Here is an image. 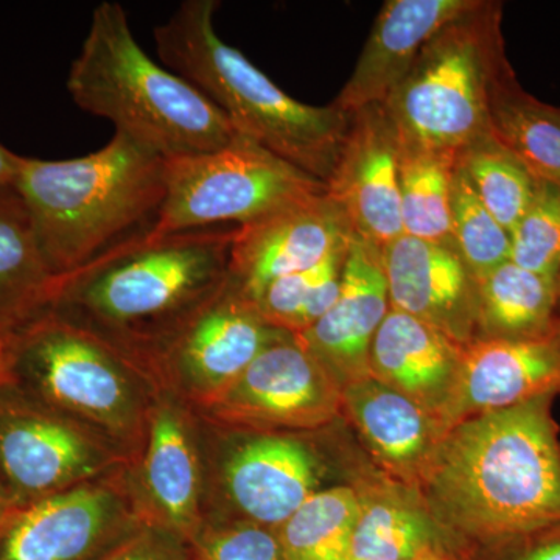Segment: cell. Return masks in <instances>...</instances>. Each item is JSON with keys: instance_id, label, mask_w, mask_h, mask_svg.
I'll list each match as a JSON object with an SVG mask.
<instances>
[{"instance_id": "obj_1", "label": "cell", "mask_w": 560, "mask_h": 560, "mask_svg": "<svg viewBox=\"0 0 560 560\" xmlns=\"http://www.w3.org/2000/svg\"><path fill=\"white\" fill-rule=\"evenodd\" d=\"M551 397L463 420L442 438L419 492L471 551L560 526V440Z\"/></svg>"}, {"instance_id": "obj_2", "label": "cell", "mask_w": 560, "mask_h": 560, "mask_svg": "<svg viewBox=\"0 0 560 560\" xmlns=\"http://www.w3.org/2000/svg\"><path fill=\"white\" fill-rule=\"evenodd\" d=\"M234 231L132 234L66 276L51 311L138 350L223 289Z\"/></svg>"}, {"instance_id": "obj_3", "label": "cell", "mask_w": 560, "mask_h": 560, "mask_svg": "<svg viewBox=\"0 0 560 560\" xmlns=\"http://www.w3.org/2000/svg\"><path fill=\"white\" fill-rule=\"evenodd\" d=\"M215 0H186L154 31L161 60L221 110L232 128L329 183L348 136L352 113L294 101L217 35Z\"/></svg>"}, {"instance_id": "obj_4", "label": "cell", "mask_w": 560, "mask_h": 560, "mask_svg": "<svg viewBox=\"0 0 560 560\" xmlns=\"http://www.w3.org/2000/svg\"><path fill=\"white\" fill-rule=\"evenodd\" d=\"M14 189L24 201L40 253L66 278L154 220L165 191V160L116 132L88 156H22Z\"/></svg>"}, {"instance_id": "obj_5", "label": "cell", "mask_w": 560, "mask_h": 560, "mask_svg": "<svg viewBox=\"0 0 560 560\" xmlns=\"http://www.w3.org/2000/svg\"><path fill=\"white\" fill-rule=\"evenodd\" d=\"M68 91L79 108L165 161L219 150L237 136L202 92L151 60L117 2L95 7Z\"/></svg>"}, {"instance_id": "obj_6", "label": "cell", "mask_w": 560, "mask_h": 560, "mask_svg": "<svg viewBox=\"0 0 560 560\" xmlns=\"http://www.w3.org/2000/svg\"><path fill=\"white\" fill-rule=\"evenodd\" d=\"M7 381L31 399L130 451L151 410V375L130 350L98 331L46 311L7 337Z\"/></svg>"}, {"instance_id": "obj_7", "label": "cell", "mask_w": 560, "mask_h": 560, "mask_svg": "<svg viewBox=\"0 0 560 560\" xmlns=\"http://www.w3.org/2000/svg\"><path fill=\"white\" fill-rule=\"evenodd\" d=\"M503 3L477 0L423 46L383 103L401 149L458 156L490 135L497 88L514 75L504 50Z\"/></svg>"}, {"instance_id": "obj_8", "label": "cell", "mask_w": 560, "mask_h": 560, "mask_svg": "<svg viewBox=\"0 0 560 560\" xmlns=\"http://www.w3.org/2000/svg\"><path fill=\"white\" fill-rule=\"evenodd\" d=\"M324 191L323 180L237 135L219 150L165 161L164 198L147 232L243 226Z\"/></svg>"}, {"instance_id": "obj_9", "label": "cell", "mask_w": 560, "mask_h": 560, "mask_svg": "<svg viewBox=\"0 0 560 560\" xmlns=\"http://www.w3.org/2000/svg\"><path fill=\"white\" fill-rule=\"evenodd\" d=\"M127 452L0 381V482L25 506L124 469Z\"/></svg>"}, {"instance_id": "obj_10", "label": "cell", "mask_w": 560, "mask_h": 560, "mask_svg": "<svg viewBox=\"0 0 560 560\" xmlns=\"http://www.w3.org/2000/svg\"><path fill=\"white\" fill-rule=\"evenodd\" d=\"M287 334L261 318L256 304L228 279L197 311L132 353L151 377L180 381L201 407L230 388Z\"/></svg>"}, {"instance_id": "obj_11", "label": "cell", "mask_w": 560, "mask_h": 560, "mask_svg": "<svg viewBox=\"0 0 560 560\" xmlns=\"http://www.w3.org/2000/svg\"><path fill=\"white\" fill-rule=\"evenodd\" d=\"M121 475L14 506L0 529V560H98L151 521Z\"/></svg>"}, {"instance_id": "obj_12", "label": "cell", "mask_w": 560, "mask_h": 560, "mask_svg": "<svg viewBox=\"0 0 560 560\" xmlns=\"http://www.w3.org/2000/svg\"><path fill=\"white\" fill-rule=\"evenodd\" d=\"M341 386L296 337L283 335L230 388L201 405L223 425L256 433L318 430L341 416Z\"/></svg>"}, {"instance_id": "obj_13", "label": "cell", "mask_w": 560, "mask_h": 560, "mask_svg": "<svg viewBox=\"0 0 560 560\" xmlns=\"http://www.w3.org/2000/svg\"><path fill=\"white\" fill-rule=\"evenodd\" d=\"M348 213L327 191L235 228L230 279L256 302L270 283L305 271L355 237Z\"/></svg>"}, {"instance_id": "obj_14", "label": "cell", "mask_w": 560, "mask_h": 560, "mask_svg": "<svg viewBox=\"0 0 560 560\" xmlns=\"http://www.w3.org/2000/svg\"><path fill=\"white\" fill-rule=\"evenodd\" d=\"M560 396V320L540 334L464 346L458 381L442 415L445 431L463 420Z\"/></svg>"}, {"instance_id": "obj_15", "label": "cell", "mask_w": 560, "mask_h": 560, "mask_svg": "<svg viewBox=\"0 0 560 560\" xmlns=\"http://www.w3.org/2000/svg\"><path fill=\"white\" fill-rule=\"evenodd\" d=\"M399 140L385 106L353 110L327 194L348 213L359 237L383 249L404 235Z\"/></svg>"}, {"instance_id": "obj_16", "label": "cell", "mask_w": 560, "mask_h": 560, "mask_svg": "<svg viewBox=\"0 0 560 560\" xmlns=\"http://www.w3.org/2000/svg\"><path fill=\"white\" fill-rule=\"evenodd\" d=\"M326 469L311 442L254 433L228 452L221 482L237 522L278 529L320 490Z\"/></svg>"}, {"instance_id": "obj_17", "label": "cell", "mask_w": 560, "mask_h": 560, "mask_svg": "<svg viewBox=\"0 0 560 560\" xmlns=\"http://www.w3.org/2000/svg\"><path fill=\"white\" fill-rule=\"evenodd\" d=\"M389 311L382 249L355 235L337 301L315 326L294 337L342 389L370 375L372 340Z\"/></svg>"}, {"instance_id": "obj_18", "label": "cell", "mask_w": 560, "mask_h": 560, "mask_svg": "<svg viewBox=\"0 0 560 560\" xmlns=\"http://www.w3.org/2000/svg\"><path fill=\"white\" fill-rule=\"evenodd\" d=\"M389 305L467 346L477 337V280L458 250L410 235L382 249Z\"/></svg>"}, {"instance_id": "obj_19", "label": "cell", "mask_w": 560, "mask_h": 560, "mask_svg": "<svg viewBox=\"0 0 560 560\" xmlns=\"http://www.w3.org/2000/svg\"><path fill=\"white\" fill-rule=\"evenodd\" d=\"M477 0H388L334 105L348 113L383 105L410 72L419 51Z\"/></svg>"}, {"instance_id": "obj_20", "label": "cell", "mask_w": 560, "mask_h": 560, "mask_svg": "<svg viewBox=\"0 0 560 560\" xmlns=\"http://www.w3.org/2000/svg\"><path fill=\"white\" fill-rule=\"evenodd\" d=\"M341 416L394 481L419 489L445 434L440 419L372 375L342 388Z\"/></svg>"}, {"instance_id": "obj_21", "label": "cell", "mask_w": 560, "mask_h": 560, "mask_svg": "<svg viewBox=\"0 0 560 560\" xmlns=\"http://www.w3.org/2000/svg\"><path fill=\"white\" fill-rule=\"evenodd\" d=\"M460 359L463 346L458 342L430 324L390 308L372 340L370 375L410 397L442 423L458 381Z\"/></svg>"}, {"instance_id": "obj_22", "label": "cell", "mask_w": 560, "mask_h": 560, "mask_svg": "<svg viewBox=\"0 0 560 560\" xmlns=\"http://www.w3.org/2000/svg\"><path fill=\"white\" fill-rule=\"evenodd\" d=\"M142 488L151 521L190 541L202 526L200 459L183 412L172 404L151 410Z\"/></svg>"}, {"instance_id": "obj_23", "label": "cell", "mask_w": 560, "mask_h": 560, "mask_svg": "<svg viewBox=\"0 0 560 560\" xmlns=\"http://www.w3.org/2000/svg\"><path fill=\"white\" fill-rule=\"evenodd\" d=\"M359 492L350 560H416L433 548L471 551L433 517L419 489L394 481Z\"/></svg>"}, {"instance_id": "obj_24", "label": "cell", "mask_w": 560, "mask_h": 560, "mask_svg": "<svg viewBox=\"0 0 560 560\" xmlns=\"http://www.w3.org/2000/svg\"><path fill=\"white\" fill-rule=\"evenodd\" d=\"M62 279L44 260L20 194L0 187V337L49 311Z\"/></svg>"}, {"instance_id": "obj_25", "label": "cell", "mask_w": 560, "mask_h": 560, "mask_svg": "<svg viewBox=\"0 0 560 560\" xmlns=\"http://www.w3.org/2000/svg\"><path fill=\"white\" fill-rule=\"evenodd\" d=\"M556 319V279L508 260L477 280V340L522 338Z\"/></svg>"}, {"instance_id": "obj_26", "label": "cell", "mask_w": 560, "mask_h": 560, "mask_svg": "<svg viewBox=\"0 0 560 560\" xmlns=\"http://www.w3.org/2000/svg\"><path fill=\"white\" fill-rule=\"evenodd\" d=\"M490 135L534 178L560 189V108L523 90L515 73L493 94Z\"/></svg>"}, {"instance_id": "obj_27", "label": "cell", "mask_w": 560, "mask_h": 560, "mask_svg": "<svg viewBox=\"0 0 560 560\" xmlns=\"http://www.w3.org/2000/svg\"><path fill=\"white\" fill-rule=\"evenodd\" d=\"M400 215L404 234L455 248L452 238V179L458 156L401 149Z\"/></svg>"}, {"instance_id": "obj_28", "label": "cell", "mask_w": 560, "mask_h": 560, "mask_svg": "<svg viewBox=\"0 0 560 560\" xmlns=\"http://www.w3.org/2000/svg\"><path fill=\"white\" fill-rule=\"evenodd\" d=\"M360 492L352 486L320 489L278 528L287 560H350Z\"/></svg>"}, {"instance_id": "obj_29", "label": "cell", "mask_w": 560, "mask_h": 560, "mask_svg": "<svg viewBox=\"0 0 560 560\" xmlns=\"http://www.w3.org/2000/svg\"><path fill=\"white\" fill-rule=\"evenodd\" d=\"M458 164L490 215L511 234L536 200L540 180L492 136L460 151Z\"/></svg>"}, {"instance_id": "obj_30", "label": "cell", "mask_w": 560, "mask_h": 560, "mask_svg": "<svg viewBox=\"0 0 560 560\" xmlns=\"http://www.w3.org/2000/svg\"><path fill=\"white\" fill-rule=\"evenodd\" d=\"M349 246L335 250L308 270L270 283L254 302L261 318L291 335H300L315 326L340 294Z\"/></svg>"}, {"instance_id": "obj_31", "label": "cell", "mask_w": 560, "mask_h": 560, "mask_svg": "<svg viewBox=\"0 0 560 560\" xmlns=\"http://www.w3.org/2000/svg\"><path fill=\"white\" fill-rule=\"evenodd\" d=\"M452 238L475 280L511 260V235L490 215L456 161L451 197Z\"/></svg>"}, {"instance_id": "obj_32", "label": "cell", "mask_w": 560, "mask_h": 560, "mask_svg": "<svg viewBox=\"0 0 560 560\" xmlns=\"http://www.w3.org/2000/svg\"><path fill=\"white\" fill-rule=\"evenodd\" d=\"M511 261L556 279L560 267V189L540 183L536 200L511 231Z\"/></svg>"}, {"instance_id": "obj_33", "label": "cell", "mask_w": 560, "mask_h": 560, "mask_svg": "<svg viewBox=\"0 0 560 560\" xmlns=\"http://www.w3.org/2000/svg\"><path fill=\"white\" fill-rule=\"evenodd\" d=\"M190 547L194 560H287L278 529L249 522L202 523Z\"/></svg>"}, {"instance_id": "obj_34", "label": "cell", "mask_w": 560, "mask_h": 560, "mask_svg": "<svg viewBox=\"0 0 560 560\" xmlns=\"http://www.w3.org/2000/svg\"><path fill=\"white\" fill-rule=\"evenodd\" d=\"M98 560H194V552L186 537L150 522Z\"/></svg>"}, {"instance_id": "obj_35", "label": "cell", "mask_w": 560, "mask_h": 560, "mask_svg": "<svg viewBox=\"0 0 560 560\" xmlns=\"http://www.w3.org/2000/svg\"><path fill=\"white\" fill-rule=\"evenodd\" d=\"M471 560H560V526L474 550Z\"/></svg>"}, {"instance_id": "obj_36", "label": "cell", "mask_w": 560, "mask_h": 560, "mask_svg": "<svg viewBox=\"0 0 560 560\" xmlns=\"http://www.w3.org/2000/svg\"><path fill=\"white\" fill-rule=\"evenodd\" d=\"M22 156L0 143V187H11L16 183Z\"/></svg>"}, {"instance_id": "obj_37", "label": "cell", "mask_w": 560, "mask_h": 560, "mask_svg": "<svg viewBox=\"0 0 560 560\" xmlns=\"http://www.w3.org/2000/svg\"><path fill=\"white\" fill-rule=\"evenodd\" d=\"M416 560H471V551L452 550V548H433L423 552Z\"/></svg>"}, {"instance_id": "obj_38", "label": "cell", "mask_w": 560, "mask_h": 560, "mask_svg": "<svg viewBox=\"0 0 560 560\" xmlns=\"http://www.w3.org/2000/svg\"><path fill=\"white\" fill-rule=\"evenodd\" d=\"M13 508V503H11L5 489H3L2 482H0V529H2L3 523H5Z\"/></svg>"}, {"instance_id": "obj_39", "label": "cell", "mask_w": 560, "mask_h": 560, "mask_svg": "<svg viewBox=\"0 0 560 560\" xmlns=\"http://www.w3.org/2000/svg\"><path fill=\"white\" fill-rule=\"evenodd\" d=\"M556 319L560 320V267L556 272Z\"/></svg>"}, {"instance_id": "obj_40", "label": "cell", "mask_w": 560, "mask_h": 560, "mask_svg": "<svg viewBox=\"0 0 560 560\" xmlns=\"http://www.w3.org/2000/svg\"><path fill=\"white\" fill-rule=\"evenodd\" d=\"M3 378H5V377H0V381H3Z\"/></svg>"}]
</instances>
